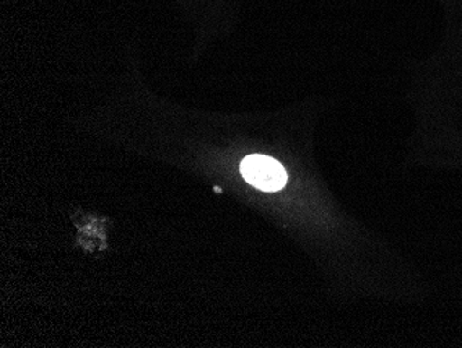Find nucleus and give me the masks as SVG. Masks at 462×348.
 <instances>
[{
	"instance_id": "1",
	"label": "nucleus",
	"mask_w": 462,
	"mask_h": 348,
	"mask_svg": "<svg viewBox=\"0 0 462 348\" xmlns=\"http://www.w3.org/2000/svg\"><path fill=\"white\" fill-rule=\"evenodd\" d=\"M241 174L248 183L263 192L280 191L288 181L282 164L267 155H252L244 158Z\"/></svg>"
}]
</instances>
